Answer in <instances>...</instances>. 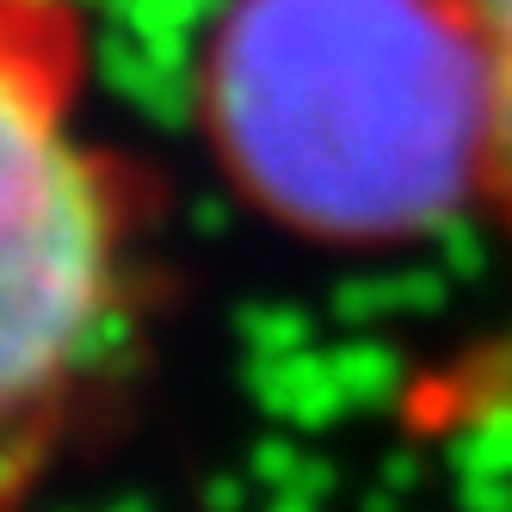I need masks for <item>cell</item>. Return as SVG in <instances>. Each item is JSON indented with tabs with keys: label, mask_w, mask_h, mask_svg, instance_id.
Listing matches in <instances>:
<instances>
[{
	"label": "cell",
	"mask_w": 512,
	"mask_h": 512,
	"mask_svg": "<svg viewBox=\"0 0 512 512\" xmlns=\"http://www.w3.org/2000/svg\"><path fill=\"white\" fill-rule=\"evenodd\" d=\"M204 136L266 223L401 247L488 210V81L451 0H229Z\"/></svg>",
	"instance_id": "obj_1"
},
{
	"label": "cell",
	"mask_w": 512,
	"mask_h": 512,
	"mask_svg": "<svg viewBox=\"0 0 512 512\" xmlns=\"http://www.w3.org/2000/svg\"><path fill=\"white\" fill-rule=\"evenodd\" d=\"M488 81V216L512 247V0H451Z\"/></svg>",
	"instance_id": "obj_3"
},
{
	"label": "cell",
	"mask_w": 512,
	"mask_h": 512,
	"mask_svg": "<svg viewBox=\"0 0 512 512\" xmlns=\"http://www.w3.org/2000/svg\"><path fill=\"white\" fill-rule=\"evenodd\" d=\"M136 272L142 210L87 118L75 0H0V512L118 364Z\"/></svg>",
	"instance_id": "obj_2"
}]
</instances>
